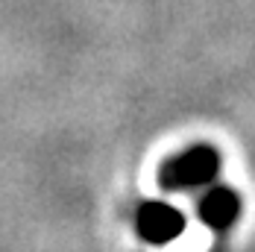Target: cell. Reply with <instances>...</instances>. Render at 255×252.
Instances as JSON below:
<instances>
[{
    "instance_id": "6da1fadb",
    "label": "cell",
    "mask_w": 255,
    "mask_h": 252,
    "mask_svg": "<svg viewBox=\"0 0 255 252\" xmlns=\"http://www.w3.org/2000/svg\"><path fill=\"white\" fill-rule=\"evenodd\" d=\"M223 167L220 152L208 144H197L167 158L158 170V185L164 191H197L214 182Z\"/></svg>"
},
{
    "instance_id": "7a4b0ae2",
    "label": "cell",
    "mask_w": 255,
    "mask_h": 252,
    "mask_svg": "<svg viewBox=\"0 0 255 252\" xmlns=\"http://www.w3.org/2000/svg\"><path fill=\"white\" fill-rule=\"evenodd\" d=\"M135 229H138V235L147 244L161 247V244H170V241H176L179 235H182L185 217H182L179 208L167 205V202H158V200L144 202L135 211Z\"/></svg>"
},
{
    "instance_id": "3957f363",
    "label": "cell",
    "mask_w": 255,
    "mask_h": 252,
    "mask_svg": "<svg viewBox=\"0 0 255 252\" xmlns=\"http://www.w3.org/2000/svg\"><path fill=\"white\" fill-rule=\"evenodd\" d=\"M238 214H241V197L232 188L217 185L197 200V217L214 232H226L238 220Z\"/></svg>"
}]
</instances>
